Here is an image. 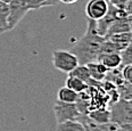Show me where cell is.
I'll use <instances>...</instances> for the list:
<instances>
[{"label": "cell", "instance_id": "cell-1", "mask_svg": "<svg viewBox=\"0 0 132 131\" xmlns=\"http://www.w3.org/2000/svg\"><path fill=\"white\" fill-rule=\"evenodd\" d=\"M105 38L98 34L96 29V21L88 20L86 33L71 48V53L76 56L79 64L87 65L88 63L98 61L101 43Z\"/></svg>", "mask_w": 132, "mask_h": 131}, {"label": "cell", "instance_id": "cell-2", "mask_svg": "<svg viewBox=\"0 0 132 131\" xmlns=\"http://www.w3.org/2000/svg\"><path fill=\"white\" fill-rule=\"evenodd\" d=\"M111 114V122L116 125H124L132 122V104L128 100L119 99L107 106Z\"/></svg>", "mask_w": 132, "mask_h": 131}, {"label": "cell", "instance_id": "cell-3", "mask_svg": "<svg viewBox=\"0 0 132 131\" xmlns=\"http://www.w3.org/2000/svg\"><path fill=\"white\" fill-rule=\"evenodd\" d=\"M53 65L55 69L60 72L70 73L79 65V61L76 56L70 50L57 49L53 51Z\"/></svg>", "mask_w": 132, "mask_h": 131}, {"label": "cell", "instance_id": "cell-4", "mask_svg": "<svg viewBox=\"0 0 132 131\" xmlns=\"http://www.w3.org/2000/svg\"><path fill=\"white\" fill-rule=\"evenodd\" d=\"M53 111L57 124L66 121H74L81 116L75 103H63L57 100L53 106Z\"/></svg>", "mask_w": 132, "mask_h": 131}, {"label": "cell", "instance_id": "cell-5", "mask_svg": "<svg viewBox=\"0 0 132 131\" xmlns=\"http://www.w3.org/2000/svg\"><path fill=\"white\" fill-rule=\"evenodd\" d=\"M25 0H10L8 4V29L13 30L29 13Z\"/></svg>", "mask_w": 132, "mask_h": 131}, {"label": "cell", "instance_id": "cell-6", "mask_svg": "<svg viewBox=\"0 0 132 131\" xmlns=\"http://www.w3.org/2000/svg\"><path fill=\"white\" fill-rule=\"evenodd\" d=\"M123 16H128L126 13L124 12V9H121V8L115 7L114 5H112L111 2H109L108 10H107L106 15L104 16L103 18H100V20L96 21V29H97L98 34L105 38L109 25H111L116 18L123 17Z\"/></svg>", "mask_w": 132, "mask_h": 131}, {"label": "cell", "instance_id": "cell-7", "mask_svg": "<svg viewBox=\"0 0 132 131\" xmlns=\"http://www.w3.org/2000/svg\"><path fill=\"white\" fill-rule=\"evenodd\" d=\"M108 0H89L86 5V14L88 20L98 21L106 15L108 10Z\"/></svg>", "mask_w": 132, "mask_h": 131}, {"label": "cell", "instance_id": "cell-8", "mask_svg": "<svg viewBox=\"0 0 132 131\" xmlns=\"http://www.w3.org/2000/svg\"><path fill=\"white\" fill-rule=\"evenodd\" d=\"M124 32H131V25L129 22L128 16H123V17L116 18L113 23L109 25L107 33L105 38H108L113 34H119V33H124Z\"/></svg>", "mask_w": 132, "mask_h": 131}, {"label": "cell", "instance_id": "cell-9", "mask_svg": "<svg viewBox=\"0 0 132 131\" xmlns=\"http://www.w3.org/2000/svg\"><path fill=\"white\" fill-rule=\"evenodd\" d=\"M87 67H88V70H89V74H90L91 80L97 81V82H101V81H104L107 71H108L100 62H98V61L88 63Z\"/></svg>", "mask_w": 132, "mask_h": 131}, {"label": "cell", "instance_id": "cell-10", "mask_svg": "<svg viewBox=\"0 0 132 131\" xmlns=\"http://www.w3.org/2000/svg\"><path fill=\"white\" fill-rule=\"evenodd\" d=\"M109 39L117 49V51L121 53L122 50L128 47L132 41V32H124V33H119V34H113L111 37L106 38Z\"/></svg>", "mask_w": 132, "mask_h": 131}, {"label": "cell", "instance_id": "cell-11", "mask_svg": "<svg viewBox=\"0 0 132 131\" xmlns=\"http://www.w3.org/2000/svg\"><path fill=\"white\" fill-rule=\"evenodd\" d=\"M88 117L100 124H106L111 122V114H109V110L107 107H100V108L91 110L88 113Z\"/></svg>", "mask_w": 132, "mask_h": 131}, {"label": "cell", "instance_id": "cell-12", "mask_svg": "<svg viewBox=\"0 0 132 131\" xmlns=\"http://www.w3.org/2000/svg\"><path fill=\"white\" fill-rule=\"evenodd\" d=\"M98 62H100L107 70H113V69H117L121 66V55L120 53H113L105 55L98 59Z\"/></svg>", "mask_w": 132, "mask_h": 131}, {"label": "cell", "instance_id": "cell-13", "mask_svg": "<svg viewBox=\"0 0 132 131\" xmlns=\"http://www.w3.org/2000/svg\"><path fill=\"white\" fill-rule=\"evenodd\" d=\"M104 81L111 82L112 84H114L115 87H119L120 84H122L123 82H124V79H123L122 70H121V67H117V69H113V70H108V71H107Z\"/></svg>", "mask_w": 132, "mask_h": 131}, {"label": "cell", "instance_id": "cell-14", "mask_svg": "<svg viewBox=\"0 0 132 131\" xmlns=\"http://www.w3.org/2000/svg\"><path fill=\"white\" fill-rule=\"evenodd\" d=\"M68 76L76 78V79H79V80L86 82L87 84L90 80H91L90 74H89V70H88L87 65H82V64H79L73 71H71V72L68 73Z\"/></svg>", "mask_w": 132, "mask_h": 131}, {"label": "cell", "instance_id": "cell-15", "mask_svg": "<svg viewBox=\"0 0 132 131\" xmlns=\"http://www.w3.org/2000/svg\"><path fill=\"white\" fill-rule=\"evenodd\" d=\"M78 99V94L73 90L68 89L67 87H62L57 92V100L63 103H75Z\"/></svg>", "mask_w": 132, "mask_h": 131}, {"label": "cell", "instance_id": "cell-16", "mask_svg": "<svg viewBox=\"0 0 132 131\" xmlns=\"http://www.w3.org/2000/svg\"><path fill=\"white\" fill-rule=\"evenodd\" d=\"M56 131H86V128L80 121L74 120V121H66L58 123Z\"/></svg>", "mask_w": 132, "mask_h": 131}, {"label": "cell", "instance_id": "cell-17", "mask_svg": "<svg viewBox=\"0 0 132 131\" xmlns=\"http://www.w3.org/2000/svg\"><path fill=\"white\" fill-rule=\"evenodd\" d=\"M65 87H67L68 89L75 91L76 94H80V92L87 90L88 84L86 82H83V81L76 79V78H73V76H67L66 82H65Z\"/></svg>", "mask_w": 132, "mask_h": 131}, {"label": "cell", "instance_id": "cell-18", "mask_svg": "<svg viewBox=\"0 0 132 131\" xmlns=\"http://www.w3.org/2000/svg\"><path fill=\"white\" fill-rule=\"evenodd\" d=\"M9 31L8 29V4L0 1V34Z\"/></svg>", "mask_w": 132, "mask_h": 131}, {"label": "cell", "instance_id": "cell-19", "mask_svg": "<svg viewBox=\"0 0 132 131\" xmlns=\"http://www.w3.org/2000/svg\"><path fill=\"white\" fill-rule=\"evenodd\" d=\"M117 88V92H119V98L123 100H128L131 102L132 100V84L128 82H123L122 84H120Z\"/></svg>", "mask_w": 132, "mask_h": 131}, {"label": "cell", "instance_id": "cell-20", "mask_svg": "<svg viewBox=\"0 0 132 131\" xmlns=\"http://www.w3.org/2000/svg\"><path fill=\"white\" fill-rule=\"evenodd\" d=\"M113 53H119L117 49L115 48V46L113 45V42L111 41L109 39H106L103 41L101 43V47H100V51H99V56H98V59L100 57L105 56V55H108V54H113Z\"/></svg>", "mask_w": 132, "mask_h": 131}, {"label": "cell", "instance_id": "cell-21", "mask_svg": "<svg viewBox=\"0 0 132 131\" xmlns=\"http://www.w3.org/2000/svg\"><path fill=\"white\" fill-rule=\"evenodd\" d=\"M120 55H121V61H122L120 67H123V66H125V65L132 64V41L124 50L121 51Z\"/></svg>", "mask_w": 132, "mask_h": 131}, {"label": "cell", "instance_id": "cell-22", "mask_svg": "<svg viewBox=\"0 0 132 131\" xmlns=\"http://www.w3.org/2000/svg\"><path fill=\"white\" fill-rule=\"evenodd\" d=\"M29 10H37L46 7V0H25Z\"/></svg>", "mask_w": 132, "mask_h": 131}, {"label": "cell", "instance_id": "cell-23", "mask_svg": "<svg viewBox=\"0 0 132 131\" xmlns=\"http://www.w3.org/2000/svg\"><path fill=\"white\" fill-rule=\"evenodd\" d=\"M121 70H122V75L124 81L132 84V64L125 65V66L121 67Z\"/></svg>", "mask_w": 132, "mask_h": 131}, {"label": "cell", "instance_id": "cell-24", "mask_svg": "<svg viewBox=\"0 0 132 131\" xmlns=\"http://www.w3.org/2000/svg\"><path fill=\"white\" fill-rule=\"evenodd\" d=\"M108 1L111 2L112 5H114L115 7H117V8H121V9H123L128 0H108Z\"/></svg>", "mask_w": 132, "mask_h": 131}, {"label": "cell", "instance_id": "cell-25", "mask_svg": "<svg viewBox=\"0 0 132 131\" xmlns=\"http://www.w3.org/2000/svg\"><path fill=\"white\" fill-rule=\"evenodd\" d=\"M123 9H124V12L126 13L128 16L132 15V0H128V1H126V4H125V6Z\"/></svg>", "mask_w": 132, "mask_h": 131}, {"label": "cell", "instance_id": "cell-26", "mask_svg": "<svg viewBox=\"0 0 132 131\" xmlns=\"http://www.w3.org/2000/svg\"><path fill=\"white\" fill-rule=\"evenodd\" d=\"M120 130L121 131H132V122H130L128 124H124V125H121Z\"/></svg>", "mask_w": 132, "mask_h": 131}, {"label": "cell", "instance_id": "cell-27", "mask_svg": "<svg viewBox=\"0 0 132 131\" xmlns=\"http://www.w3.org/2000/svg\"><path fill=\"white\" fill-rule=\"evenodd\" d=\"M59 2V0H46V7L49 6H55Z\"/></svg>", "mask_w": 132, "mask_h": 131}, {"label": "cell", "instance_id": "cell-28", "mask_svg": "<svg viewBox=\"0 0 132 131\" xmlns=\"http://www.w3.org/2000/svg\"><path fill=\"white\" fill-rule=\"evenodd\" d=\"M60 2H63V4H66V5H72L74 2H76L78 0H59Z\"/></svg>", "mask_w": 132, "mask_h": 131}, {"label": "cell", "instance_id": "cell-29", "mask_svg": "<svg viewBox=\"0 0 132 131\" xmlns=\"http://www.w3.org/2000/svg\"><path fill=\"white\" fill-rule=\"evenodd\" d=\"M128 18H129V22H130V25H131V32H132V15L128 16Z\"/></svg>", "mask_w": 132, "mask_h": 131}, {"label": "cell", "instance_id": "cell-30", "mask_svg": "<svg viewBox=\"0 0 132 131\" xmlns=\"http://www.w3.org/2000/svg\"><path fill=\"white\" fill-rule=\"evenodd\" d=\"M1 2H5V4H9L10 2V0H0Z\"/></svg>", "mask_w": 132, "mask_h": 131}, {"label": "cell", "instance_id": "cell-31", "mask_svg": "<svg viewBox=\"0 0 132 131\" xmlns=\"http://www.w3.org/2000/svg\"><path fill=\"white\" fill-rule=\"evenodd\" d=\"M131 104H132V100H131Z\"/></svg>", "mask_w": 132, "mask_h": 131}, {"label": "cell", "instance_id": "cell-32", "mask_svg": "<svg viewBox=\"0 0 132 131\" xmlns=\"http://www.w3.org/2000/svg\"><path fill=\"white\" fill-rule=\"evenodd\" d=\"M119 131H121V130H119Z\"/></svg>", "mask_w": 132, "mask_h": 131}]
</instances>
